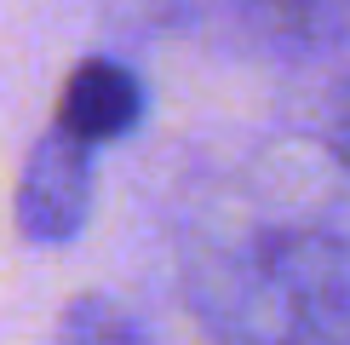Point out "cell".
I'll list each match as a JSON object with an SVG mask.
<instances>
[{
	"mask_svg": "<svg viewBox=\"0 0 350 345\" xmlns=\"http://www.w3.org/2000/svg\"><path fill=\"white\" fill-rule=\"evenodd\" d=\"M18 230L35 248H64L92 219V150L69 133H40L18 172Z\"/></svg>",
	"mask_w": 350,
	"mask_h": 345,
	"instance_id": "7a4b0ae2",
	"label": "cell"
},
{
	"mask_svg": "<svg viewBox=\"0 0 350 345\" xmlns=\"http://www.w3.org/2000/svg\"><path fill=\"white\" fill-rule=\"evenodd\" d=\"M52 345H155V340L144 334V322L121 305V299H109V294H75L64 305V316H57Z\"/></svg>",
	"mask_w": 350,
	"mask_h": 345,
	"instance_id": "277c9868",
	"label": "cell"
},
{
	"mask_svg": "<svg viewBox=\"0 0 350 345\" xmlns=\"http://www.w3.org/2000/svg\"><path fill=\"white\" fill-rule=\"evenodd\" d=\"M184 299L213 345H350V230L253 219L184 259Z\"/></svg>",
	"mask_w": 350,
	"mask_h": 345,
	"instance_id": "6da1fadb",
	"label": "cell"
},
{
	"mask_svg": "<svg viewBox=\"0 0 350 345\" xmlns=\"http://www.w3.org/2000/svg\"><path fill=\"white\" fill-rule=\"evenodd\" d=\"M327 150H333V162L350 172V75L339 86V104H333V121H327Z\"/></svg>",
	"mask_w": 350,
	"mask_h": 345,
	"instance_id": "8992f818",
	"label": "cell"
},
{
	"mask_svg": "<svg viewBox=\"0 0 350 345\" xmlns=\"http://www.w3.org/2000/svg\"><path fill=\"white\" fill-rule=\"evenodd\" d=\"M144 121V81L115 58H86L69 69L64 92H57V133H69L75 144L98 150V144L126 138Z\"/></svg>",
	"mask_w": 350,
	"mask_h": 345,
	"instance_id": "3957f363",
	"label": "cell"
},
{
	"mask_svg": "<svg viewBox=\"0 0 350 345\" xmlns=\"http://www.w3.org/2000/svg\"><path fill=\"white\" fill-rule=\"evenodd\" d=\"M253 12L275 18L293 35H333V29H350V0H247Z\"/></svg>",
	"mask_w": 350,
	"mask_h": 345,
	"instance_id": "5b68a950",
	"label": "cell"
}]
</instances>
